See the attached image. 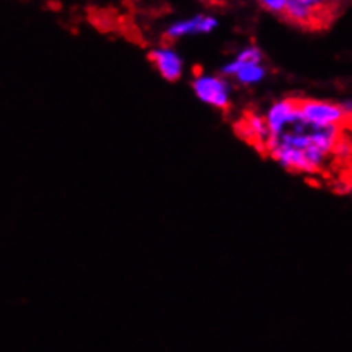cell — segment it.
I'll return each mask as SVG.
<instances>
[{"mask_svg": "<svg viewBox=\"0 0 352 352\" xmlns=\"http://www.w3.org/2000/svg\"><path fill=\"white\" fill-rule=\"evenodd\" d=\"M204 2H209V3H217V2H221V0H204Z\"/></svg>", "mask_w": 352, "mask_h": 352, "instance_id": "obj_10", "label": "cell"}, {"mask_svg": "<svg viewBox=\"0 0 352 352\" xmlns=\"http://www.w3.org/2000/svg\"><path fill=\"white\" fill-rule=\"evenodd\" d=\"M193 91L204 103L224 111L230 108V87L221 77L199 76L193 80Z\"/></svg>", "mask_w": 352, "mask_h": 352, "instance_id": "obj_4", "label": "cell"}, {"mask_svg": "<svg viewBox=\"0 0 352 352\" xmlns=\"http://www.w3.org/2000/svg\"><path fill=\"white\" fill-rule=\"evenodd\" d=\"M262 52L256 47H248L228 63L223 69V74L233 76L241 84H255L265 77V69L262 67Z\"/></svg>", "mask_w": 352, "mask_h": 352, "instance_id": "obj_3", "label": "cell"}, {"mask_svg": "<svg viewBox=\"0 0 352 352\" xmlns=\"http://www.w3.org/2000/svg\"><path fill=\"white\" fill-rule=\"evenodd\" d=\"M333 2H340V0H333Z\"/></svg>", "mask_w": 352, "mask_h": 352, "instance_id": "obj_11", "label": "cell"}, {"mask_svg": "<svg viewBox=\"0 0 352 352\" xmlns=\"http://www.w3.org/2000/svg\"><path fill=\"white\" fill-rule=\"evenodd\" d=\"M265 10L274 14H283L289 0H256Z\"/></svg>", "mask_w": 352, "mask_h": 352, "instance_id": "obj_8", "label": "cell"}, {"mask_svg": "<svg viewBox=\"0 0 352 352\" xmlns=\"http://www.w3.org/2000/svg\"><path fill=\"white\" fill-rule=\"evenodd\" d=\"M347 176H349V182L352 183V161H351V164H349V171H347Z\"/></svg>", "mask_w": 352, "mask_h": 352, "instance_id": "obj_9", "label": "cell"}, {"mask_svg": "<svg viewBox=\"0 0 352 352\" xmlns=\"http://www.w3.org/2000/svg\"><path fill=\"white\" fill-rule=\"evenodd\" d=\"M149 60L166 80L173 82L182 76V58L173 50H153L149 54Z\"/></svg>", "mask_w": 352, "mask_h": 352, "instance_id": "obj_7", "label": "cell"}, {"mask_svg": "<svg viewBox=\"0 0 352 352\" xmlns=\"http://www.w3.org/2000/svg\"><path fill=\"white\" fill-rule=\"evenodd\" d=\"M340 2L333 0H289L283 17L301 30H325L339 16Z\"/></svg>", "mask_w": 352, "mask_h": 352, "instance_id": "obj_2", "label": "cell"}, {"mask_svg": "<svg viewBox=\"0 0 352 352\" xmlns=\"http://www.w3.org/2000/svg\"><path fill=\"white\" fill-rule=\"evenodd\" d=\"M346 129L352 126H315L298 118L280 133L269 137L265 147L286 170L316 173L322 171L327 157L336 156Z\"/></svg>", "mask_w": 352, "mask_h": 352, "instance_id": "obj_1", "label": "cell"}, {"mask_svg": "<svg viewBox=\"0 0 352 352\" xmlns=\"http://www.w3.org/2000/svg\"><path fill=\"white\" fill-rule=\"evenodd\" d=\"M217 24V21L214 17L207 16H197L192 19L179 21V23L173 24V26L168 28V31L164 33L166 40H176V38H182L185 34H193V33H209L210 30H214Z\"/></svg>", "mask_w": 352, "mask_h": 352, "instance_id": "obj_6", "label": "cell"}, {"mask_svg": "<svg viewBox=\"0 0 352 352\" xmlns=\"http://www.w3.org/2000/svg\"><path fill=\"white\" fill-rule=\"evenodd\" d=\"M298 118V100H284L274 104L265 117L267 125H269L270 137L283 132L286 126H289L291 123L296 122Z\"/></svg>", "mask_w": 352, "mask_h": 352, "instance_id": "obj_5", "label": "cell"}]
</instances>
